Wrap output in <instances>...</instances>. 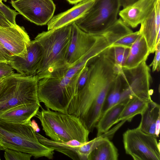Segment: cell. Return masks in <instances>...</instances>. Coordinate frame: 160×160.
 Wrapping results in <instances>:
<instances>
[{"mask_svg": "<svg viewBox=\"0 0 160 160\" xmlns=\"http://www.w3.org/2000/svg\"><path fill=\"white\" fill-rule=\"evenodd\" d=\"M10 3L19 14L39 26L47 24L56 9L52 0H12Z\"/></svg>", "mask_w": 160, "mask_h": 160, "instance_id": "cell-10", "label": "cell"}, {"mask_svg": "<svg viewBox=\"0 0 160 160\" xmlns=\"http://www.w3.org/2000/svg\"><path fill=\"white\" fill-rule=\"evenodd\" d=\"M14 73V69L9 63L0 62V79L6 78Z\"/></svg>", "mask_w": 160, "mask_h": 160, "instance_id": "cell-28", "label": "cell"}, {"mask_svg": "<svg viewBox=\"0 0 160 160\" xmlns=\"http://www.w3.org/2000/svg\"><path fill=\"white\" fill-rule=\"evenodd\" d=\"M5 78H3L1 79H0V87L2 83L3 80H4V79Z\"/></svg>", "mask_w": 160, "mask_h": 160, "instance_id": "cell-37", "label": "cell"}, {"mask_svg": "<svg viewBox=\"0 0 160 160\" xmlns=\"http://www.w3.org/2000/svg\"><path fill=\"white\" fill-rule=\"evenodd\" d=\"M31 41L23 27L16 24L10 27H0V43L11 55H23Z\"/></svg>", "mask_w": 160, "mask_h": 160, "instance_id": "cell-13", "label": "cell"}, {"mask_svg": "<svg viewBox=\"0 0 160 160\" xmlns=\"http://www.w3.org/2000/svg\"><path fill=\"white\" fill-rule=\"evenodd\" d=\"M120 6L119 0H95L86 13L75 22L86 32L101 35L117 20Z\"/></svg>", "mask_w": 160, "mask_h": 160, "instance_id": "cell-7", "label": "cell"}, {"mask_svg": "<svg viewBox=\"0 0 160 160\" xmlns=\"http://www.w3.org/2000/svg\"><path fill=\"white\" fill-rule=\"evenodd\" d=\"M128 101L118 103L108 110L100 117L95 127L97 130V137L108 132L111 127L116 123Z\"/></svg>", "mask_w": 160, "mask_h": 160, "instance_id": "cell-22", "label": "cell"}, {"mask_svg": "<svg viewBox=\"0 0 160 160\" xmlns=\"http://www.w3.org/2000/svg\"><path fill=\"white\" fill-rule=\"evenodd\" d=\"M69 3L72 4H76L85 0H66Z\"/></svg>", "mask_w": 160, "mask_h": 160, "instance_id": "cell-36", "label": "cell"}, {"mask_svg": "<svg viewBox=\"0 0 160 160\" xmlns=\"http://www.w3.org/2000/svg\"><path fill=\"white\" fill-rule=\"evenodd\" d=\"M122 90V82L119 73L107 95L100 117L110 108L120 102Z\"/></svg>", "mask_w": 160, "mask_h": 160, "instance_id": "cell-25", "label": "cell"}, {"mask_svg": "<svg viewBox=\"0 0 160 160\" xmlns=\"http://www.w3.org/2000/svg\"><path fill=\"white\" fill-rule=\"evenodd\" d=\"M0 160H1V158H0Z\"/></svg>", "mask_w": 160, "mask_h": 160, "instance_id": "cell-39", "label": "cell"}, {"mask_svg": "<svg viewBox=\"0 0 160 160\" xmlns=\"http://www.w3.org/2000/svg\"><path fill=\"white\" fill-rule=\"evenodd\" d=\"M118 155L117 148L106 137L90 153L88 160H117Z\"/></svg>", "mask_w": 160, "mask_h": 160, "instance_id": "cell-24", "label": "cell"}, {"mask_svg": "<svg viewBox=\"0 0 160 160\" xmlns=\"http://www.w3.org/2000/svg\"><path fill=\"white\" fill-rule=\"evenodd\" d=\"M2 0H0V6H1L3 3L2 2Z\"/></svg>", "mask_w": 160, "mask_h": 160, "instance_id": "cell-38", "label": "cell"}, {"mask_svg": "<svg viewBox=\"0 0 160 160\" xmlns=\"http://www.w3.org/2000/svg\"><path fill=\"white\" fill-rule=\"evenodd\" d=\"M160 117L158 118L156 123V129H155V135L157 138L159 137V133L160 132Z\"/></svg>", "mask_w": 160, "mask_h": 160, "instance_id": "cell-35", "label": "cell"}, {"mask_svg": "<svg viewBox=\"0 0 160 160\" xmlns=\"http://www.w3.org/2000/svg\"><path fill=\"white\" fill-rule=\"evenodd\" d=\"M13 149L35 158L52 159L54 150L41 143L30 125L14 123L0 119V150Z\"/></svg>", "mask_w": 160, "mask_h": 160, "instance_id": "cell-3", "label": "cell"}, {"mask_svg": "<svg viewBox=\"0 0 160 160\" xmlns=\"http://www.w3.org/2000/svg\"><path fill=\"white\" fill-rule=\"evenodd\" d=\"M140 34L139 31L133 32L120 18L101 35L105 38L110 47L122 46L130 48Z\"/></svg>", "mask_w": 160, "mask_h": 160, "instance_id": "cell-16", "label": "cell"}, {"mask_svg": "<svg viewBox=\"0 0 160 160\" xmlns=\"http://www.w3.org/2000/svg\"><path fill=\"white\" fill-rule=\"evenodd\" d=\"M36 104H24L8 109L0 114V119L10 122L30 125L40 107Z\"/></svg>", "mask_w": 160, "mask_h": 160, "instance_id": "cell-19", "label": "cell"}, {"mask_svg": "<svg viewBox=\"0 0 160 160\" xmlns=\"http://www.w3.org/2000/svg\"><path fill=\"white\" fill-rule=\"evenodd\" d=\"M39 142L54 151L61 152L73 160H88L90 153L86 142H82L76 140L66 142L56 141L49 139L36 132Z\"/></svg>", "mask_w": 160, "mask_h": 160, "instance_id": "cell-14", "label": "cell"}, {"mask_svg": "<svg viewBox=\"0 0 160 160\" xmlns=\"http://www.w3.org/2000/svg\"><path fill=\"white\" fill-rule=\"evenodd\" d=\"M4 156L6 160H30L32 156L19 151L6 149L5 150Z\"/></svg>", "mask_w": 160, "mask_h": 160, "instance_id": "cell-27", "label": "cell"}, {"mask_svg": "<svg viewBox=\"0 0 160 160\" xmlns=\"http://www.w3.org/2000/svg\"><path fill=\"white\" fill-rule=\"evenodd\" d=\"M72 24L39 33L35 38L41 45L42 58L36 73L39 80L53 76L70 66L65 58L70 41Z\"/></svg>", "mask_w": 160, "mask_h": 160, "instance_id": "cell-2", "label": "cell"}, {"mask_svg": "<svg viewBox=\"0 0 160 160\" xmlns=\"http://www.w3.org/2000/svg\"><path fill=\"white\" fill-rule=\"evenodd\" d=\"M37 75L14 73L4 78L0 87V114L19 105L36 104L41 106L38 95Z\"/></svg>", "mask_w": 160, "mask_h": 160, "instance_id": "cell-6", "label": "cell"}, {"mask_svg": "<svg viewBox=\"0 0 160 160\" xmlns=\"http://www.w3.org/2000/svg\"><path fill=\"white\" fill-rule=\"evenodd\" d=\"M11 55L0 43V62L8 63Z\"/></svg>", "mask_w": 160, "mask_h": 160, "instance_id": "cell-31", "label": "cell"}, {"mask_svg": "<svg viewBox=\"0 0 160 160\" xmlns=\"http://www.w3.org/2000/svg\"><path fill=\"white\" fill-rule=\"evenodd\" d=\"M14 25L8 21L0 9V27H10Z\"/></svg>", "mask_w": 160, "mask_h": 160, "instance_id": "cell-32", "label": "cell"}, {"mask_svg": "<svg viewBox=\"0 0 160 160\" xmlns=\"http://www.w3.org/2000/svg\"><path fill=\"white\" fill-rule=\"evenodd\" d=\"M138 0H119L121 6L125 8L135 2Z\"/></svg>", "mask_w": 160, "mask_h": 160, "instance_id": "cell-33", "label": "cell"}, {"mask_svg": "<svg viewBox=\"0 0 160 160\" xmlns=\"http://www.w3.org/2000/svg\"><path fill=\"white\" fill-rule=\"evenodd\" d=\"M140 114L141 121L138 127L145 133L155 135L156 123L160 116V105L151 99Z\"/></svg>", "mask_w": 160, "mask_h": 160, "instance_id": "cell-21", "label": "cell"}, {"mask_svg": "<svg viewBox=\"0 0 160 160\" xmlns=\"http://www.w3.org/2000/svg\"><path fill=\"white\" fill-rule=\"evenodd\" d=\"M155 52V54L153 59L149 65V67H152L153 72L156 71H159L160 69V42L156 46Z\"/></svg>", "mask_w": 160, "mask_h": 160, "instance_id": "cell-29", "label": "cell"}, {"mask_svg": "<svg viewBox=\"0 0 160 160\" xmlns=\"http://www.w3.org/2000/svg\"><path fill=\"white\" fill-rule=\"evenodd\" d=\"M94 0H84L75 4L69 9L53 16L47 24L48 30L55 29L71 24L86 13Z\"/></svg>", "mask_w": 160, "mask_h": 160, "instance_id": "cell-17", "label": "cell"}, {"mask_svg": "<svg viewBox=\"0 0 160 160\" xmlns=\"http://www.w3.org/2000/svg\"><path fill=\"white\" fill-rule=\"evenodd\" d=\"M125 152L134 160H160V142L157 137L142 131L138 127L123 134Z\"/></svg>", "mask_w": 160, "mask_h": 160, "instance_id": "cell-8", "label": "cell"}, {"mask_svg": "<svg viewBox=\"0 0 160 160\" xmlns=\"http://www.w3.org/2000/svg\"><path fill=\"white\" fill-rule=\"evenodd\" d=\"M31 126L36 132L38 133L40 132V128L34 120H32L31 121Z\"/></svg>", "mask_w": 160, "mask_h": 160, "instance_id": "cell-34", "label": "cell"}, {"mask_svg": "<svg viewBox=\"0 0 160 160\" xmlns=\"http://www.w3.org/2000/svg\"><path fill=\"white\" fill-rule=\"evenodd\" d=\"M157 0H138L120 11V18L128 26L135 28L149 16Z\"/></svg>", "mask_w": 160, "mask_h": 160, "instance_id": "cell-15", "label": "cell"}, {"mask_svg": "<svg viewBox=\"0 0 160 160\" xmlns=\"http://www.w3.org/2000/svg\"><path fill=\"white\" fill-rule=\"evenodd\" d=\"M42 48L35 40L31 41L23 55H11L9 64L19 73L27 76L36 75L42 58Z\"/></svg>", "mask_w": 160, "mask_h": 160, "instance_id": "cell-12", "label": "cell"}, {"mask_svg": "<svg viewBox=\"0 0 160 160\" xmlns=\"http://www.w3.org/2000/svg\"><path fill=\"white\" fill-rule=\"evenodd\" d=\"M82 69L72 78L64 76L39 80L38 95L40 102L43 103L47 109L68 113L69 106L78 92L77 82Z\"/></svg>", "mask_w": 160, "mask_h": 160, "instance_id": "cell-5", "label": "cell"}, {"mask_svg": "<svg viewBox=\"0 0 160 160\" xmlns=\"http://www.w3.org/2000/svg\"><path fill=\"white\" fill-rule=\"evenodd\" d=\"M150 54L146 41L140 33L131 46L126 61L122 68L130 69L135 68L146 61Z\"/></svg>", "mask_w": 160, "mask_h": 160, "instance_id": "cell-20", "label": "cell"}, {"mask_svg": "<svg viewBox=\"0 0 160 160\" xmlns=\"http://www.w3.org/2000/svg\"><path fill=\"white\" fill-rule=\"evenodd\" d=\"M88 75V68L87 65L82 69L77 82L78 91L81 89L85 85Z\"/></svg>", "mask_w": 160, "mask_h": 160, "instance_id": "cell-30", "label": "cell"}, {"mask_svg": "<svg viewBox=\"0 0 160 160\" xmlns=\"http://www.w3.org/2000/svg\"><path fill=\"white\" fill-rule=\"evenodd\" d=\"M139 30L144 38L150 53L155 52L156 40L160 31V0H157L151 12L141 24Z\"/></svg>", "mask_w": 160, "mask_h": 160, "instance_id": "cell-18", "label": "cell"}, {"mask_svg": "<svg viewBox=\"0 0 160 160\" xmlns=\"http://www.w3.org/2000/svg\"><path fill=\"white\" fill-rule=\"evenodd\" d=\"M40 120L43 130L51 139L66 142L76 140L88 141L89 131L75 115L42 108L35 116Z\"/></svg>", "mask_w": 160, "mask_h": 160, "instance_id": "cell-4", "label": "cell"}, {"mask_svg": "<svg viewBox=\"0 0 160 160\" xmlns=\"http://www.w3.org/2000/svg\"><path fill=\"white\" fill-rule=\"evenodd\" d=\"M86 82L71 101L68 113L79 118L92 132L100 118L107 95L120 73L111 52L107 49L87 64Z\"/></svg>", "mask_w": 160, "mask_h": 160, "instance_id": "cell-1", "label": "cell"}, {"mask_svg": "<svg viewBox=\"0 0 160 160\" xmlns=\"http://www.w3.org/2000/svg\"><path fill=\"white\" fill-rule=\"evenodd\" d=\"M102 35H94L81 30L75 22L72 24L70 41L65 58L70 67L87 53L99 40Z\"/></svg>", "mask_w": 160, "mask_h": 160, "instance_id": "cell-11", "label": "cell"}, {"mask_svg": "<svg viewBox=\"0 0 160 160\" xmlns=\"http://www.w3.org/2000/svg\"><path fill=\"white\" fill-rule=\"evenodd\" d=\"M110 47L115 65L119 68H122L127 59L130 48L122 46Z\"/></svg>", "mask_w": 160, "mask_h": 160, "instance_id": "cell-26", "label": "cell"}, {"mask_svg": "<svg viewBox=\"0 0 160 160\" xmlns=\"http://www.w3.org/2000/svg\"><path fill=\"white\" fill-rule=\"evenodd\" d=\"M151 98L134 97L130 98L124 108L116 123L121 121L130 122L136 115L141 114Z\"/></svg>", "mask_w": 160, "mask_h": 160, "instance_id": "cell-23", "label": "cell"}, {"mask_svg": "<svg viewBox=\"0 0 160 160\" xmlns=\"http://www.w3.org/2000/svg\"><path fill=\"white\" fill-rule=\"evenodd\" d=\"M120 74L122 84L120 102L128 101L134 97L151 98L153 92L150 89L152 78L150 69L146 61L134 68H122Z\"/></svg>", "mask_w": 160, "mask_h": 160, "instance_id": "cell-9", "label": "cell"}]
</instances>
